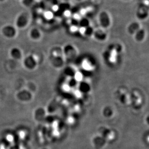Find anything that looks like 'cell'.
<instances>
[{
    "label": "cell",
    "mask_w": 149,
    "mask_h": 149,
    "mask_svg": "<svg viewBox=\"0 0 149 149\" xmlns=\"http://www.w3.org/2000/svg\"><path fill=\"white\" fill-rule=\"evenodd\" d=\"M84 67L86 69H89L90 68V66L87 62H84Z\"/></svg>",
    "instance_id": "cell-7"
},
{
    "label": "cell",
    "mask_w": 149,
    "mask_h": 149,
    "mask_svg": "<svg viewBox=\"0 0 149 149\" xmlns=\"http://www.w3.org/2000/svg\"><path fill=\"white\" fill-rule=\"evenodd\" d=\"M31 35L33 39H37L40 37V33L36 29L32 30Z\"/></svg>",
    "instance_id": "cell-5"
},
{
    "label": "cell",
    "mask_w": 149,
    "mask_h": 149,
    "mask_svg": "<svg viewBox=\"0 0 149 149\" xmlns=\"http://www.w3.org/2000/svg\"><path fill=\"white\" fill-rule=\"evenodd\" d=\"M3 33L4 35L7 37H13L16 34V30L13 27L6 26L3 29Z\"/></svg>",
    "instance_id": "cell-2"
},
{
    "label": "cell",
    "mask_w": 149,
    "mask_h": 149,
    "mask_svg": "<svg viewBox=\"0 0 149 149\" xmlns=\"http://www.w3.org/2000/svg\"><path fill=\"white\" fill-rule=\"evenodd\" d=\"M28 15L23 13L19 16L17 21V25L19 28H23L28 23Z\"/></svg>",
    "instance_id": "cell-1"
},
{
    "label": "cell",
    "mask_w": 149,
    "mask_h": 149,
    "mask_svg": "<svg viewBox=\"0 0 149 149\" xmlns=\"http://www.w3.org/2000/svg\"><path fill=\"white\" fill-rule=\"evenodd\" d=\"M71 30H72V31H77V27H72V29H71Z\"/></svg>",
    "instance_id": "cell-10"
},
{
    "label": "cell",
    "mask_w": 149,
    "mask_h": 149,
    "mask_svg": "<svg viewBox=\"0 0 149 149\" xmlns=\"http://www.w3.org/2000/svg\"><path fill=\"white\" fill-rule=\"evenodd\" d=\"M24 63L25 66H26L29 69H33L35 66V61L31 57H29L27 58L25 60Z\"/></svg>",
    "instance_id": "cell-3"
},
{
    "label": "cell",
    "mask_w": 149,
    "mask_h": 149,
    "mask_svg": "<svg viewBox=\"0 0 149 149\" xmlns=\"http://www.w3.org/2000/svg\"><path fill=\"white\" fill-rule=\"evenodd\" d=\"M76 79L79 80L81 79V78H82V75H81V74L80 73H76Z\"/></svg>",
    "instance_id": "cell-8"
},
{
    "label": "cell",
    "mask_w": 149,
    "mask_h": 149,
    "mask_svg": "<svg viewBox=\"0 0 149 149\" xmlns=\"http://www.w3.org/2000/svg\"><path fill=\"white\" fill-rule=\"evenodd\" d=\"M33 0H23L24 5H26V6H29L30 5H31L33 3Z\"/></svg>",
    "instance_id": "cell-6"
},
{
    "label": "cell",
    "mask_w": 149,
    "mask_h": 149,
    "mask_svg": "<svg viewBox=\"0 0 149 149\" xmlns=\"http://www.w3.org/2000/svg\"><path fill=\"white\" fill-rule=\"evenodd\" d=\"M11 53L13 57L16 59H19L21 56L20 50L17 48H13L11 51Z\"/></svg>",
    "instance_id": "cell-4"
},
{
    "label": "cell",
    "mask_w": 149,
    "mask_h": 149,
    "mask_svg": "<svg viewBox=\"0 0 149 149\" xmlns=\"http://www.w3.org/2000/svg\"><path fill=\"white\" fill-rule=\"evenodd\" d=\"M65 15L66 16H69L70 15V12L69 11H65Z\"/></svg>",
    "instance_id": "cell-11"
},
{
    "label": "cell",
    "mask_w": 149,
    "mask_h": 149,
    "mask_svg": "<svg viewBox=\"0 0 149 149\" xmlns=\"http://www.w3.org/2000/svg\"><path fill=\"white\" fill-rule=\"evenodd\" d=\"M3 0H0V1H3Z\"/></svg>",
    "instance_id": "cell-12"
},
{
    "label": "cell",
    "mask_w": 149,
    "mask_h": 149,
    "mask_svg": "<svg viewBox=\"0 0 149 149\" xmlns=\"http://www.w3.org/2000/svg\"><path fill=\"white\" fill-rule=\"evenodd\" d=\"M80 33H84V32L86 31V30H85V29L84 28H81L80 29Z\"/></svg>",
    "instance_id": "cell-9"
}]
</instances>
